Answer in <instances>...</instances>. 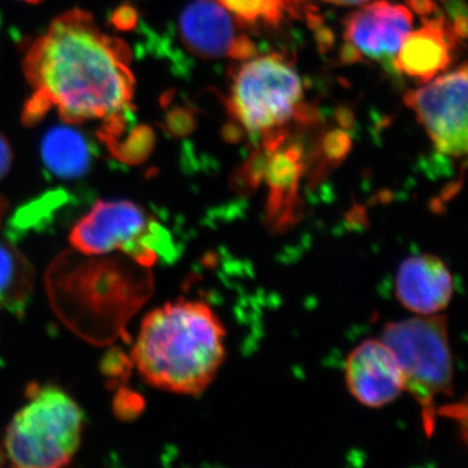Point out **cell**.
Listing matches in <instances>:
<instances>
[{
  "label": "cell",
  "instance_id": "cell-25",
  "mask_svg": "<svg viewBox=\"0 0 468 468\" xmlns=\"http://www.w3.org/2000/svg\"><path fill=\"white\" fill-rule=\"evenodd\" d=\"M335 117H337L338 124L345 129L350 128L354 124V113L349 109H346V107L338 109L337 112H335Z\"/></svg>",
  "mask_w": 468,
  "mask_h": 468
},
{
  "label": "cell",
  "instance_id": "cell-1",
  "mask_svg": "<svg viewBox=\"0 0 468 468\" xmlns=\"http://www.w3.org/2000/svg\"><path fill=\"white\" fill-rule=\"evenodd\" d=\"M131 61L128 45L101 32L90 12H64L24 57L32 95L23 109V124L37 125L52 110L67 124L101 120L97 135L109 149L125 134L134 111Z\"/></svg>",
  "mask_w": 468,
  "mask_h": 468
},
{
  "label": "cell",
  "instance_id": "cell-12",
  "mask_svg": "<svg viewBox=\"0 0 468 468\" xmlns=\"http://www.w3.org/2000/svg\"><path fill=\"white\" fill-rule=\"evenodd\" d=\"M217 0H193L178 18V33L187 51L203 58H230L242 33Z\"/></svg>",
  "mask_w": 468,
  "mask_h": 468
},
{
  "label": "cell",
  "instance_id": "cell-2",
  "mask_svg": "<svg viewBox=\"0 0 468 468\" xmlns=\"http://www.w3.org/2000/svg\"><path fill=\"white\" fill-rule=\"evenodd\" d=\"M226 326L205 302H168L144 319L133 359L151 387L198 396L226 360Z\"/></svg>",
  "mask_w": 468,
  "mask_h": 468
},
{
  "label": "cell",
  "instance_id": "cell-28",
  "mask_svg": "<svg viewBox=\"0 0 468 468\" xmlns=\"http://www.w3.org/2000/svg\"><path fill=\"white\" fill-rule=\"evenodd\" d=\"M335 5H360L369 2V0H324Z\"/></svg>",
  "mask_w": 468,
  "mask_h": 468
},
{
  "label": "cell",
  "instance_id": "cell-20",
  "mask_svg": "<svg viewBox=\"0 0 468 468\" xmlns=\"http://www.w3.org/2000/svg\"><path fill=\"white\" fill-rule=\"evenodd\" d=\"M112 23L116 29L122 30V32L134 29L135 24H137V12H135V8L132 7L131 5H120L113 12Z\"/></svg>",
  "mask_w": 468,
  "mask_h": 468
},
{
  "label": "cell",
  "instance_id": "cell-19",
  "mask_svg": "<svg viewBox=\"0 0 468 468\" xmlns=\"http://www.w3.org/2000/svg\"><path fill=\"white\" fill-rule=\"evenodd\" d=\"M165 126L169 134L175 137H186L196 129L197 122L189 110L177 107L167 113Z\"/></svg>",
  "mask_w": 468,
  "mask_h": 468
},
{
  "label": "cell",
  "instance_id": "cell-16",
  "mask_svg": "<svg viewBox=\"0 0 468 468\" xmlns=\"http://www.w3.org/2000/svg\"><path fill=\"white\" fill-rule=\"evenodd\" d=\"M242 27H277L310 11L304 0H217Z\"/></svg>",
  "mask_w": 468,
  "mask_h": 468
},
{
  "label": "cell",
  "instance_id": "cell-22",
  "mask_svg": "<svg viewBox=\"0 0 468 468\" xmlns=\"http://www.w3.org/2000/svg\"><path fill=\"white\" fill-rule=\"evenodd\" d=\"M12 158H14V155H12L11 144H9L5 135L0 134V180L11 169Z\"/></svg>",
  "mask_w": 468,
  "mask_h": 468
},
{
  "label": "cell",
  "instance_id": "cell-29",
  "mask_svg": "<svg viewBox=\"0 0 468 468\" xmlns=\"http://www.w3.org/2000/svg\"><path fill=\"white\" fill-rule=\"evenodd\" d=\"M8 203L5 201V197L0 196V223H2V218L5 217V211H7Z\"/></svg>",
  "mask_w": 468,
  "mask_h": 468
},
{
  "label": "cell",
  "instance_id": "cell-23",
  "mask_svg": "<svg viewBox=\"0 0 468 468\" xmlns=\"http://www.w3.org/2000/svg\"><path fill=\"white\" fill-rule=\"evenodd\" d=\"M341 61L345 64L360 63L363 61L362 54L351 43L346 42L341 48L340 52Z\"/></svg>",
  "mask_w": 468,
  "mask_h": 468
},
{
  "label": "cell",
  "instance_id": "cell-27",
  "mask_svg": "<svg viewBox=\"0 0 468 468\" xmlns=\"http://www.w3.org/2000/svg\"><path fill=\"white\" fill-rule=\"evenodd\" d=\"M241 126L230 124L228 125L226 131H224V137L229 143H237L241 138Z\"/></svg>",
  "mask_w": 468,
  "mask_h": 468
},
{
  "label": "cell",
  "instance_id": "cell-5",
  "mask_svg": "<svg viewBox=\"0 0 468 468\" xmlns=\"http://www.w3.org/2000/svg\"><path fill=\"white\" fill-rule=\"evenodd\" d=\"M84 414L57 387L30 388L29 401L15 415L5 446L12 466L57 468L72 461L81 443Z\"/></svg>",
  "mask_w": 468,
  "mask_h": 468
},
{
  "label": "cell",
  "instance_id": "cell-24",
  "mask_svg": "<svg viewBox=\"0 0 468 468\" xmlns=\"http://www.w3.org/2000/svg\"><path fill=\"white\" fill-rule=\"evenodd\" d=\"M452 32L458 39L464 41L467 37V16L466 14L458 15L454 17V21L452 24Z\"/></svg>",
  "mask_w": 468,
  "mask_h": 468
},
{
  "label": "cell",
  "instance_id": "cell-4",
  "mask_svg": "<svg viewBox=\"0 0 468 468\" xmlns=\"http://www.w3.org/2000/svg\"><path fill=\"white\" fill-rule=\"evenodd\" d=\"M380 340L392 351L402 372L405 392L420 406L427 435H432L437 399L452 396L454 385L448 319L436 314L389 323Z\"/></svg>",
  "mask_w": 468,
  "mask_h": 468
},
{
  "label": "cell",
  "instance_id": "cell-31",
  "mask_svg": "<svg viewBox=\"0 0 468 468\" xmlns=\"http://www.w3.org/2000/svg\"><path fill=\"white\" fill-rule=\"evenodd\" d=\"M2 458H3V455H2V452H0V463H2Z\"/></svg>",
  "mask_w": 468,
  "mask_h": 468
},
{
  "label": "cell",
  "instance_id": "cell-17",
  "mask_svg": "<svg viewBox=\"0 0 468 468\" xmlns=\"http://www.w3.org/2000/svg\"><path fill=\"white\" fill-rule=\"evenodd\" d=\"M155 146V133L146 125L134 128L131 133L120 138L116 144L109 147L113 158L128 165H137L149 158Z\"/></svg>",
  "mask_w": 468,
  "mask_h": 468
},
{
  "label": "cell",
  "instance_id": "cell-15",
  "mask_svg": "<svg viewBox=\"0 0 468 468\" xmlns=\"http://www.w3.org/2000/svg\"><path fill=\"white\" fill-rule=\"evenodd\" d=\"M34 272L23 252L0 242V310L21 314L32 297Z\"/></svg>",
  "mask_w": 468,
  "mask_h": 468
},
{
  "label": "cell",
  "instance_id": "cell-21",
  "mask_svg": "<svg viewBox=\"0 0 468 468\" xmlns=\"http://www.w3.org/2000/svg\"><path fill=\"white\" fill-rule=\"evenodd\" d=\"M408 5L421 18L435 16L441 12L435 0H408Z\"/></svg>",
  "mask_w": 468,
  "mask_h": 468
},
{
  "label": "cell",
  "instance_id": "cell-11",
  "mask_svg": "<svg viewBox=\"0 0 468 468\" xmlns=\"http://www.w3.org/2000/svg\"><path fill=\"white\" fill-rule=\"evenodd\" d=\"M457 41L442 12L423 18V26L403 39L393 60L394 69L427 84L451 67Z\"/></svg>",
  "mask_w": 468,
  "mask_h": 468
},
{
  "label": "cell",
  "instance_id": "cell-30",
  "mask_svg": "<svg viewBox=\"0 0 468 468\" xmlns=\"http://www.w3.org/2000/svg\"><path fill=\"white\" fill-rule=\"evenodd\" d=\"M20 2L29 3V5H39L43 0H20Z\"/></svg>",
  "mask_w": 468,
  "mask_h": 468
},
{
  "label": "cell",
  "instance_id": "cell-14",
  "mask_svg": "<svg viewBox=\"0 0 468 468\" xmlns=\"http://www.w3.org/2000/svg\"><path fill=\"white\" fill-rule=\"evenodd\" d=\"M264 147L268 150L264 177L271 190V206L280 207L297 196L304 169L303 149L300 144H286V141L277 147Z\"/></svg>",
  "mask_w": 468,
  "mask_h": 468
},
{
  "label": "cell",
  "instance_id": "cell-6",
  "mask_svg": "<svg viewBox=\"0 0 468 468\" xmlns=\"http://www.w3.org/2000/svg\"><path fill=\"white\" fill-rule=\"evenodd\" d=\"M162 229L137 203L98 201L77 221L69 241L86 255L120 250L141 266H153L158 260Z\"/></svg>",
  "mask_w": 468,
  "mask_h": 468
},
{
  "label": "cell",
  "instance_id": "cell-7",
  "mask_svg": "<svg viewBox=\"0 0 468 468\" xmlns=\"http://www.w3.org/2000/svg\"><path fill=\"white\" fill-rule=\"evenodd\" d=\"M467 66L409 91L405 103L414 111L433 144L443 155L467 153Z\"/></svg>",
  "mask_w": 468,
  "mask_h": 468
},
{
  "label": "cell",
  "instance_id": "cell-26",
  "mask_svg": "<svg viewBox=\"0 0 468 468\" xmlns=\"http://www.w3.org/2000/svg\"><path fill=\"white\" fill-rule=\"evenodd\" d=\"M441 2L454 17L458 15L466 14V5H464L463 0H441Z\"/></svg>",
  "mask_w": 468,
  "mask_h": 468
},
{
  "label": "cell",
  "instance_id": "cell-3",
  "mask_svg": "<svg viewBox=\"0 0 468 468\" xmlns=\"http://www.w3.org/2000/svg\"><path fill=\"white\" fill-rule=\"evenodd\" d=\"M227 109L237 124L260 140L289 122L311 124L318 117L303 103L301 77L282 54L243 61L233 76Z\"/></svg>",
  "mask_w": 468,
  "mask_h": 468
},
{
  "label": "cell",
  "instance_id": "cell-18",
  "mask_svg": "<svg viewBox=\"0 0 468 468\" xmlns=\"http://www.w3.org/2000/svg\"><path fill=\"white\" fill-rule=\"evenodd\" d=\"M353 149V138L349 133L341 129H335V131L328 132L323 135L322 143H320L319 154L323 158V167L329 165V167H335L341 165L344 159L349 155Z\"/></svg>",
  "mask_w": 468,
  "mask_h": 468
},
{
  "label": "cell",
  "instance_id": "cell-9",
  "mask_svg": "<svg viewBox=\"0 0 468 468\" xmlns=\"http://www.w3.org/2000/svg\"><path fill=\"white\" fill-rule=\"evenodd\" d=\"M412 21L409 7L378 0L345 18L344 37L363 58L390 64L411 32Z\"/></svg>",
  "mask_w": 468,
  "mask_h": 468
},
{
  "label": "cell",
  "instance_id": "cell-13",
  "mask_svg": "<svg viewBox=\"0 0 468 468\" xmlns=\"http://www.w3.org/2000/svg\"><path fill=\"white\" fill-rule=\"evenodd\" d=\"M42 162L55 177H82L90 168V147L84 135L70 126H55L43 137Z\"/></svg>",
  "mask_w": 468,
  "mask_h": 468
},
{
  "label": "cell",
  "instance_id": "cell-10",
  "mask_svg": "<svg viewBox=\"0 0 468 468\" xmlns=\"http://www.w3.org/2000/svg\"><path fill=\"white\" fill-rule=\"evenodd\" d=\"M454 279L441 258L412 255L397 271L394 292L399 303L417 315H436L448 309L454 295Z\"/></svg>",
  "mask_w": 468,
  "mask_h": 468
},
{
  "label": "cell",
  "instance_id": "cell-8",
  "mask_svg": "<svg viewBox=\"0 0 468 468\" xmlns=\"http://www.w3.org/2000/svg\"><path fill=\"white\" fill-rule=\"evenodd\" d=\"M345 381L351 396L369 409L390 405L405 392V381L392 351L380 340L363 341L347 356Z\"/></svg>",
  "mask_w": 468,
  "mask_h": 468
}]
</instances>
